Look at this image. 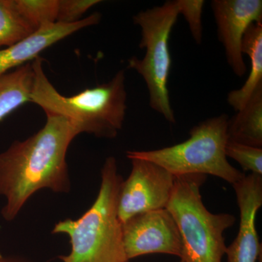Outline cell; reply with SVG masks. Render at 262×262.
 Here are the masks:
<instances>
[{
    "label": "cell",
    "mask_w": 262,
    "mask_h": 262,
    "mask_svg": "<svg viewBox=\"0 0 262 262\" xmlns=\"http://www.w3.org/2000/svg\"><path fill=\"white\" fill-rule=\"evenodd\" d=\"M132 170L122 181L117 200V214L122 224L146 212L165 209L173 193L176 177L158 164L130 158Z\"/></svg>",
    "instance_id": "cell-7"
},
{
    "label": "cell",
    "mask_w": 262,
    "mask_h": 262,
    "mask_svg": "<svg viewBox=\"0 0 262 262\" xmlns=\"http://www.w3.org/2000/svg\"><path fill=\"white\" fill-rule=\"evenodd\" d=\"M179 15L176 1H166L134 15V23L141 29L139 47L145 48L142 59L132 57L127 67L138 72L145 81L151 108L174 123L175 114L170 104L168 89L172 59L169 39Z\"/></svg>",
    "instance_id": "cell-6"
},
{
    "label": "cell",
    "mask_w": 262,
    "mask_h": 262,
    "mask_svg": "<svg viewBox=\"0 0 262 262\" xmlns=\"http://www.w3.org/2000/svg\"><path fill=\"white\" fill-rule=\"evenodd\" d=\"M227 158L237 162L244 172L262 176V148L228 141L225 148Z\"/></svg>",
    "instance_id": "cell-17"
},
{
    "label": "cell",
    "mask_w": 262,
    "mask_h": 262,
    "mask_svg": "<svg viewBox=\"0 0 262 262\" xmlns=\"http://www.w3.org/2000/svg\"><path fill=\"white\" fill-rule=\"evenodd\" d=\"M206 176L176 177L167 209L173 217L182 237L184 262H222L227 246L225 232L235 218L230 213H213L203 204L201 192Z\"/></svg>",
    "instance_id": "cell-4"
},
{
    "label": "cell",
    "mask_w": 262,
    "mask_h": 262,
    "mask_svg": "<svg viewBox=\"0 0 262 262\" xmlns=\"http://www.w3.org/2000/svg\"><path fill=\"white\" fill-rule=\"evenodd\" d=\"M32 65L34 72L32 103L46 114L65 117L78 134L87 133L106 139L116 137L126 115L125 71H119L106 83L65 96L48 80L41 57L35 58Z\"/></svg>",
    "instance_id": "cell-2"
},
{
    "label": "cell",
    "mask_w": 262,
    "mask_h": 262,
    "mask_svg": "<svg viewBox=\"0 0 262 262\" xmlns=\"http://www.w3.org/2000/svg\"><path fill=\"white\" fill-rule=\"evenodd\" d=\"M179 262H184V261H182V260H181V261H179Z\"/></svg>",
    "instance_id": "cell-20"
},
{
    "label": "cell",
    "mask_w": 262,
    "mask_h": 262,
    "mask_svg": "<svg viewBox=\"0 0 262 262\" xmlns=\"http://www.w3.org/2000/svg\"><path fill=\"white\" fill-rule=\"evenodd\" d=\"M239 210L237 237L227 246L228 262H257L261 256V245L256 228V217L262 206V176L245 175L233 185Z\"/></svg>",
    "instance_id": "cell-10"
},
{
    "label": "cell",
    "mask_w": 262,
    "mask_h": 262,
    "mask_svg": "<svg viewBox=\"0 0 262 262\" xmlns=\"http://www.w3.org/2000/svg\"><path fill=\"white\" fill-rule=\"evenodd\" d=\"M46 125L27 140L0 153V194L6 198L5 220H13L27 200L42 188L69 189L67 150L78 135L65 117L46 114Z\"/></svg>",
    "instance_id": "cell-1"
},
{
    "label": "cell",
    "mask_w": 262,
    "mask_h": 262,
    "mask_svg": "<svg viewBox=\"0 0 262 262\" xmlns=\"http://www.w3.org/2000/svg\"><path fill=\"white\" fill-rule=\"evenodd\" d=\"M100 3V0H58L56 22L77 23L82 20L81 18L88 10Z\"/></svg>",
    "instance_id": "cell-19"
},
{
    "label": "cell",
    "mask_w": 262,
    "mask_h": 262,
    "mask_svg": "<svg viewBox=\"0 0 262 262\" xmlns=\"http://www.w3.org/2000/svg\"><path fill=\"white\" fill-rule=\"evenodd\" d=\"M211 5L227 63L236 75L243 77L247 70L242 53L243 38L251 24L262 22V1L213 0Z\"/></svg>",
    "instance_id": "cell-9"
},
{
    "label": "cell",
    "mask_w": 262,
    "mask_h": 262,
    "mask_svg": "<svg viewBox=\"0 0 262 262\" xmlns=\"http://www.w3.org/2000/svg\"><path fill=\"white\" fill-rule=\"evenodd\" d=\"M34 80L32 62L0 77V122L17 108L32 102Z\"/></svg>",
    "instance_id": "cell-14"
},
{
    "label": "cell",
    "mask_w": 262,
    "mask_h": 262,
    "mask_svg": "<svg viewBox=\"0 0 262 262\" xmlns=\"http://www.w3.org/2000/svg\"><path fill=\"white\" fill-rule=\"evenodd\" d=\"M116 160L110 157L101 170L97 198L79 220L57 224L53 232L70 237L72 251L63 262H128L122 241V224L117 214V200L122 182Z\"/></svg>",
    "instance_id": "cell-3"
},
{
    "label": "cell",
    "mask_w": 262,
    "mask_h": 262,
    "mask_svg": "<svg viewBox=\"0 0 262 262\" xmlns=\"http://www.w3.org/2000/svg\"><path fill=\"white\" fill-rule=\"evenodd\" d=\"M179 15H182L189 26L193 39L196 44L203 39V15L205 1L203 0H177Z\"/></svg>",
    "instance_id": "cell-18"
},
{
    "label": "cell",
    "mask_w": 262,
    "mask_h": 262,
    "mask_svg": "<svg viewBox=\"0 0 262 262\" xmlns=\"http://www.w3.org/2000/svg\"><path fill=\"white\" fill-rule=\"evenodd\" d=\"M19 15L37 30L45 24L56 23L58 0H14Z\"/></svg>",
    "instance_id": "cell-16"
},
{
    "label": "cell",
    "mask_w": 262,
    "mask_h": 262,
    "mask_svg": "<svg viewBox=\"0 0 262 262\" xmlns=\"http://www.w3.org/2000/svg\"><path fill=\"white\" fill-rule=\"evenodd\" d=\"M228 121L226 114L207 119L191 129L187 140L159 149L128 151L127 157L158 164L175 177L211 175L233 185L246 173L232 166L226 156Z\"/></svg>",
    "instance_id": "cell-5"
},
{
    "label": "cell",
    "mask_w": 262,
    "mask_h": 262,
    "mask_svg": "<svg viewBox=\"0 0 262 262\" xmlns=\"http://www.w3.org/2000/svg\"><path fill=\"white\" fill-rule=\"evenodd\" d=\"M34 32L19 15L14 0H0V48L11 46Z\"/></svg>",
    "instance_id": "cell-15"
},
{
    "label": "cell",
    "mask_w": 262,
    "mask_h": 262,
    "mask_svg": "<svg viewBox=\"0 0 262 262\" xmlns=\"http://www.w3.org/2000/svg\"><path fill=\"white\" fill-rule=\"evenodd\" d=\"M122 241L128 260L151 253L182 256L180 232L167 208L136 215L122 224Z\"/></svg>",
    "instance_id": "cell-8"
},
{
    "label": "cell",
    "mask_w": 262,
    "mask_h": 262,
    "mask_svg": "<svg viewBox=\"0 0 262 262\" xmlns=\"http://www.w3.org/2000/svg\"><path fill=\"white\" fill-rule=\"evenodd\" d=\"M101 15L93 13L74 24H45L18 42L0 49V77L10 71L31 63L45 50L81 29L96 25Z\"/></svg>",
    "instance_id": "cell-11"
},
{
    "label": "cell",
    "mask_w": 262,
    "mask_h": 262,
    "mask_svg": "<svg viewBox=\"0 0 262 262\" xmlns=\"http://www.w3.org/2000/svg\"><path fill=\"white\" fill-rule=\"evenodd\" d=\"M229 140L261 148L262 87L256 90L244 108L228 121Z\"/></svg>",
    "instance_id": "cell-13"
},
{
    "label": "cell",
    "mask_w": 262,
    "mask_h": 262,
    "mask_svg": "<svg viewBox=\"0 0 262 262\" xmlns=\"http://www.w3.org/2000/svg\"><path fill=\"white\" fill-rule=\"evenodd\" d=\"M242 53L247 54L251 61L249 75L241 89L231 91L227 96V102L237 112L262 87V22L248 27L243 38Z\"/></svg>",
    "instance_id": "cell-12"
}]
</instances>
